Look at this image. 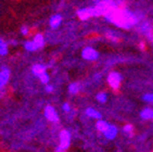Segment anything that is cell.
Segmentation results:
<instances>
[{"instance_id": "6da1fadb", "label": "cell", "mask_w": 153, "mask_h": 152, "mask_svg": "<svg viewBox=\"0 0 153 152\" xmlns=\"http://www.w3.org/2000/svg\"><path fill=\"white\" fill-rule=\"evenodd\" d=\"M103 16L110 23H113L114 25L124 29H128L135 26L139 21L138 16L135 13L126 9H120L117 6L108 11Z\"/></svg>"}, {"instance_id": "7a4b0ae2", "label": "cell", "mask_w": 153, "mask_h": 152, "mask_svg": "<svg viewBox=\"0 0 153 152\" xmlns=\"http://www.w3.org/2000/svg\"><path fill=\"white\" fill-rule=\"evenodd\" d=\"M72 135L68 129H61L59 133V146L56 147V152H66L71 146Z\"/></svg>"}, {"instance_id": "3957f363", "label": "cell", "mask_w": 153, "mask_h": 152, "mask_svg": "<svg viewBox=\"0 0 153 152\" xmlns=\"http://www.w3.org/2000/svg\"><path fill=\"white\" fill-rule=\"evenodd\" d=\"M122 79H123V77H122L121 73H118L116 71H112V72H110L108 77H106V82L112 90H118L122 85Z\"/></svg>"}, {"instance_id": "277c9868", "label": "cell", "mask_w": 153, "mask_h": 152, "mask_svg": "<svg viewBox=\"0 0 153 152\" xmlns=\"http://www.w3.org/2000/svg\"><path fill=\"white\" fill-rule=\"evenodd\" d=\"M44 115H45V117H46V120L52 124H58L60 122L59 114L56 112V108L52 107V105H46V107H45Z\"/></svg>"}, {"instance_id": "5b68a950", "label": "cell", "mask_w": 153, "mask_h": 152, "mask_svg": "<svg viewBox=\"0 0 153 152\" xmlns=\"http://www.w3.org/2000/svg\"><path fill=\"white\" fill-rule=\"evenodd\" d=\"M99 52H98L97 49H94V47H85L84 49L82 50V58L86 61H89V62H94V61H97L98 59H99Z\"/></svg>"}, {"instance_id": "8992f818", "label": "cell", "mask_w": 153, "mask_h": 152, "mask_svg": "<svg viewBox=\"0 0 153 152\" xmlns=\"http://www.w3.org/2000/svg\"><path fill=\"white\" fill-rule=\"evenodd\" d=\"M77 16L82 21H87L89 19L96 16L94 13V7H87V8H82L77 11Z\"/></svg>"}, {"instance_id": "52a82bcc", "label": "cell", "mask_w": 153, "mask_h": 152, "mask_svg": "<svg viewBox=\"0 0 153 152\" xmlns=\"http://www.w3.org/2000/svg\"><path fill=\"white\" fill-rule=\"evenodd\" d=\"M10 76H11V72H10L9 67L4 66V65L0 67V87H6L8 85Z\"/></svg>"}, {"instance_id": "ba28073f", "label": "cell", "mask_w": 153, "mask_h": 152, "mask_svg": "<svg viewBox=\"0 0 153 152\" xmlns=\"http://www.w3.org/2000/svg\"><path fill=\"white\" fill-rule=\"evenodd\" d=\"M103 135H104V137H105L108 140H113V139H115V138L117 137L118 128L115 125H113V124H110L105 132L103 133Z\"/></svg>"}, {"instance_id": "9c48e42d", "label": "cell", "mask_w": 153, "mask_h": 152, "mask_svg": "<svg viewBox=\"0 0 153 152\" xmlns=\"http://www.w3.org/2000/svg\"><path fill=\"white\" fill-rule=\"evenodd\" d=\"M62 22H63L62 15L59 14V13H56V14L51 15L50 20H49V26H50L52 29H56L58 27H60Z\"/></svg>"}, {"instance_id": "30bf717a", "label": "cell", "mask_w": 153, "mask_h": 152, "mask_svg": "<svg viewBox=\"0 0 153 152\" xmlns=\"http://www.w3.org/2000/svg\"><path fill=\"white\" fill-rule=\"evenodd\" d=\"M32 40L35 42L36 47L38 48V49H41V48H44L45 44H46V40H45V36L41 34V33H36L34 34L33 36Z\"/></svg>"}, {"instance_id": "8fae6325", "label": "cell", "mask_w": 153, "mask_h": 152, "mask_svg": "<svg viewBox=\"0 0 153 152\" xmlns=\"http://www.w3.org/2000/svg\"><path fill=\"white\" fill-rule=\"evenodd\" d=\"M85 114L89 118H92V120H100V118H102V114L94 108H87L85 110Z\"/></svg>"}, {"instance_id": "7c38bea8", "label": "cell", "mask_w": 153, "mask_h": 152, "mask_svg": "<svg viewBox=\"0 0 153 152\" xmlns=\"http://www.w3.org/2000/svg\"><path fill=\"white\" fill-rule=\"evenodd\" d=\"M47 72V65L41 64V63H37V64H34L32 66V73L35 76L38 77L40 74Z\"/></svg>"}, {"instance_id": "4fadbf2b", "label": "cell", "mask_w": 153, "mask_h": 152, "mask_svg": "<svg viewBox=\"0 0 153 152\" xmlns=\"http://www.w3.org/2000/svg\"><path fill=\"white\" fill-rule=\"evenodd\" d=\"M109 125H110V123H108L106 121L100 118V120H97V122H96V129H97L99 133L103 134V133L106 130V128L109 127Z\"/></svg>"}, {"instance_id": "5bb4252c", "label": "cell", "mask_w": 153, "mask_h": 152, "mask_svg": "<svg viewBox=\"0 0 153 152\" xmlns=\"http://www.w3.org/2000/svg\"><path fill=\"white\" fill-rule=\"evenodd\" d=\"M9 53V44L2 37H0V57H4Z\"/></svg>"}, {"instance_id": "9a60e30c", "label": "cell", "mask_w": 153, "mask_h": 152, "mask_svg": "<svg viewBox=\"0 0 153 152\" xmlns=\"http://www.w3.org/2000/svg\"><path fill=\"white\" fill-rule=\"evenodd\" d=\"M23 47H24V49L26 50V51H28V52H35V51L38 50V48L36 47L35 42H34L32 39H28V40L24 41Z\"/></svg>"}, {"instance_id": "2e32d148", "label": "cell", "mask_w": 153, "mask_h": 152, "mask_svg": "<svg viewBox=\"0 0 153 152\" xmlns=\"http://www.w3.org/2000/svg\"><path fill=\"white\" fill-rule=\"evenodd\" d=\"M152 115H153V109H151V108H144L143 110L140 112V117L144 121L152 120Z\"/></svg>"}, {"instance_id": "e0dca14e", "label": "cell", "mask_w": 153, "mask_h": 152, "mask_svg": "<svg viewBox=\"0 0 153 152\" xmlns=\"http://www.w3.org/2000/svg\"><path fill=\"white\" fill-rule=\"evenodd\" d=\"M80 88H82V87H80L79 83L74 82V83H71V84L68 85V90L71 95H77L80 91Z\"/></svg>"}, {"instance_id": "ac0fdd59", "label": "cell", "mask_w": 153, "mask_h": 152, "mask_svg": "<svg viewBox=\"0 0 153 152\" xmlns=\"http://www.w3.org/2000/svg\"><path fill=\"white\" fill-rule=\"evenodd\" d=\"M96 100L99 103H105L108 101V94H106L105 91H99L96 95Z\"/></svg>"}, {"instance_id": "d6986e66", "label": "cell", "mask_w": 153, "mask_h": 152, "mask_svg": "<svg viewBox=\"0 0 153 152\" xmlns=\"http://www.w3.org/2000/svg\"><path fill=\"white\" fill-rule=\"evenodd\" d=\"M134 130H135V127L131 124H126L123 127V133L126 134L127 136H129V137H133L134 136Z\"/></svg>"}, {"instance_id": "ffe728a7", "label": "cell", "mask_w": 153, "mask_h": 152, "mask_svg": "<svg viewBox=\"0 0 153 152\" xmlns=\"http://www.w3.org/2000/svg\"><path fill=\"white\" fill-rule=\"evenodd\" d=\"M38 78H39V80H40V83L42 84V85H47V84L50 83V75H49L47 72L40 74V75L38 76Z\"/></svg>"}, {"instance_id": "44dd1931", "label": "cell", "mask_w": 153, "mask_h": 152, "mask_svg": "<svg viewBox=\"0 0 153 152\" xmlns=\"http://www.w3.org/2000/svg\"><path fill=\"white\" fill-rule=\"evenodd\" d=\"M20 33L21 35L24 36V37H27V36L30 34V28L27 25H23V26L20 28Z\"/></svg>"}, {"instance_id": "7402d4cb", "label": "cell", "mask_w": 153, "mask_h": 152, "mask_svg": "<svg viewBox=\"0 0 153 152\" xmlns=\"http://www.w3.org/2000/svg\"><path fill=\"white\" fill-rule=\"evenodd\" d=\"M62 111L64 112V113H70V112L72 111V107H71V104L68 102H65V103H63L62 104Z\"/></svg>"}, {"instance_id": "603a6c76", "label": "cell", "mask_w": 153, "mask_h": 152, "mask_svg": "<svg viewBox=\"0 0 153 152\" xmlns=\"http://www.w3.org/2000/svg\"><path fill=\"white\" fill-rule=\"evenodd\" d=\"M142 99L148 103H153V94H146L142 97Z\"/></svg>"}, {"instance_id": "cb8c5ba5", "label": "cell", "mask_w": 153, "mask_h": 152, "mask_svg": "<svg viewBox=\"0 0 153 152\" xmlns=\"http://www.w3.org/2000/svg\"><path fill=\"white\" fill-rule=\"evenodd\" d=\"M45 90H46V92H48V94H51V92L54 91V86L51 85L50 83H49L47 85H45Z\"/></svg>"}, {"instance_id": "d4e9b609", "label": "cell", "mask_w": 153, "mask_h": 152, "mask_svg": "<svg viewBox=\"0 0 153 152\" xmlns=\"http://www.w3.org/2000/svg\"><path fill=\"white\" fill-rule=\"evenodd\" d=\"M7 94V88L6 87H0V99H2L3 97Z\"/></svg>"}, {"instance_id": "484cf974", "label": "cell", "mask_w": 153, "mask_h": 152, "mask_svg": "<svg viewBox=\"0 0 153 152\" xmlns=\"http://www.w3.org/2000/svg\"><path fill=\"white\" fill-rule=\"evenodd\" d=\"M140 48H141L142 50L144 49V44H143V42H140Z\"/></svg>"}, {"instance_id": "4316f807", "label": "cell", "mask_w": 153, "mask_h": 152, "mask_svg": "<svg viewBox=\"0 0 153 152\" xmlns=\"http://www.w3.org/2000/svg\"><path fill=\"white\" fill-rule=\"evenodd\" d=\"M152 120H153V115H152Z\"/></svg>"}]
</instances>
